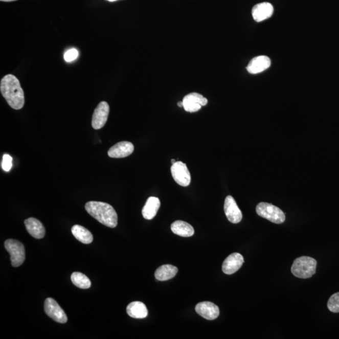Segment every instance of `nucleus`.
Returning a JSON list of instances; mask_svg holds the SVG:
<instances>
[{"mask_svg": "<svg viewBox=\"0 0 339 339\" xmlns=\"http://www.w3.org/2000/svg\"><path fill=\"white\" fill-rule=\"evenodd\" d=\"M0 91L12 108L19 110L24 106L25 96L20 81L12 74H8L2 79Z\"/></svg>", "mask_w": 339, "mask_h": 339, "instance_id": "obj_1", "label": "nucleus"}, {"mask_svg": "<svg viewBox=\"0 0 339 339\" xmlns=\"http://www.w3.org/2000/svg\"><path fill=\"white\" fill-rule=\"evenodd\" d=\"M85 210L102 224L115 228L118 224V215L115 209L108 204L90 201L85 204Z\"/></svg>", "mask_w": 339, "mask_h": 339, "instance_id": "obj_2", "label": "nucleus"}, {"mask_svg": "<svg viewBox=\"0 0 339 339\" xmlns=\"http://www.w3.org/2000/svg\"><path fill=\"white\" fill-rule=\"evenodd\" d=\"M317 261L308 256L298 258L292 264L291 271L297 278H309L315 274Z\"/></svg>", "mask_w": 339, "mask_h": 339, "instance_id": "obj_3", "label": "nucleus"}, {"mask_svg": "<svg viewBox=\"0 0 339 339\" xmlns=\"http://www.w3.org/2000/svg\"><path fill=\"white\" fill-rule=\"evenodd\" d=\"M259 216L275 224H282L285 220V215L278 207L266 202H261L256 207Z\"/></svg>", "mask_w": 339, "mask_h": 339, "instance_id": "obj_4", "label": "nucleus"}, {"mask_svg": "<svg viewBox=\"0 0 339 339\" xmlns=\"http://www.w3.org/2000/svg\"><path fill=\"white\" fill-rule=\"evenodd\" d=\"M5 247L10 253L12 265L13 267L21 266L26 259V252L23 244L15 239H8L5 242Z\"/></svg>", "mask_w": 339, "mask_h": 339, "instance_id": "obj_5", "label": "nucleus"}, {"mask_svg": "<svg viewBox=\"0 0 339 339\" xmlns=\"http://www.w3.org/2000/svg\"><path fill=\"white\" fill-rule=\"evenodd\" d=\"M171 173L173 178L180 186L187 187L191 184V173L184 163L178 161L172 164Z\"/></svg>", "mask_w": 339, "mask_h": 339, "instance_id": "obj_6", "label": "nucleus"}, {"mask_svg": "<svg viewBox=\"0 0 339 339\" xmlns=\"http://www.w3.org/2000/svg\"><path fill=\"white\" fill-rule=\"evenodd\" d=\"M44 310L49 318L58 323L65 324L67 322V317L57 302L52 298H48L44 303Z\"/></svg>", "mask_w": 339, "mask_h": 339, "instance_id": "obj_7", "label": "nucleus"}, {"mask_svg": "<svg viewBox=\"0 0 339 339\" xmlns=\"http://www.w3.org/2000/svg\"><path fill=\"white\" fill-rule=\"evenodd\" d=\"M184 108L187 112H195L205 106L208 103V99L197 93H192L185 96L183 99Z\"/></svg>", "mask_w": 339, "mask_h": 339, "instance_id": "obj_8", "label": "nucleus"}, {"mask_svg": "<svg viewBox=\"0 0 339 339\" xmlns=\"http://www.w3.org/2000/svg\"><path fill=\"white\" fill-rule=\"evenodd\" d=\"M109 113V104L105 101L99 103L93 113L92 126L95 129L104 127L107 122Z\"/></svg>", "mask_w": 339, "mask_h": 339, "instance_id": "obj_9", "label": "nucleus"}, {"mask_svg": "<svg viewBox=\"0 0 339 339\" xmlns=\"http://www.w3.org/2000/svg\"><path fill=\"white\" fill-rule=\"evenodd\" d=\"M224 208L225 216L231 222L238 224L241 221L242 212L237 205L235 200L231 195H228L225 198Z\"/></svg>", "mask_w": 339, "mask_h": 339, "instance_id": "obj_10", "label": "nucleus"}, {"mask_svg": "<svg viewBox=\"0 0 339 339\" xmlns=\"http://www.w3.org/2000/svg\"><path fill=\"white\" fill-rule=\"evenodd\" d=\"M195 311L198 315L209 321H213L217 319L220 313L219 307L210 302L199 303L195 307Z\"/></svg>", "mask_w": 339, "mask_h": 339, "instance_id": "obj_11", "label": "nucleus"}, {"mask_svg": "<svg viewBox=\"0 0 339 339\" xmlns=\"http://www.w3.org/2000/svg\"><path fill=\"white\" fill-rule=\"evenodd\" d=\"M244 258L239 253H234L229 256L222 264V271L226 275L235 274L241 268Z\"/></svg>", "mask_w": 339, "mask_h": 339, "instance_id": "obj_12", "label": "nucleus"}, {"mask_svg": "<svg viewBox=\"0 0 339 339\" xmlns=\"http://www.w3.org/2000/svg\"><path fill=\"white\" fill-rule=\"evenodd\" d=\"M134 149V145L131 142H121L112 146L107 154L111 158H125L133 153Z\"/></svg>", "mask_w": 339, "mask_h": 339, "instance_id": "obj_13", "label": "nucleus"}, {"mask_svg": "<svg viewBox=\"0 0 339 339\" xmlns=\"http://www.w3.org/2000/svg\"><path fill=\"white\" fill-rule=\"evenodd\" d=\"M274 8L269 3L264 2L256 5L252 10L253 19L256 21L260 22L266 20L273 15Z\"/></svg>", "mask_w": 339, "mask_h": 339, "instance_id": "obj_14", "label": "nucleus"}, {"mask_svg": "<svg viewBox=\"0 0 339 339\" xmlns=\"http://www.w3.org/2000/svg\"><path fill=\"white\" fill-rule=\"evenodd\" d=\"M271 60L268 57L260 56L253 58L247 66L248 73L256 74L262 73L270 67Z\"/></svg>", "mask_w": 339, "mask_h": 339, "instance_id": "obj_15", "label": "nucleus"}, {"mask_svg": "<svg viewBox=\"0 0 339 339\" xmlns=\"http://www.w3.org/2000/svg\"><path fill=\"white\" fill-rule=\"evenodd\" d=\"M24 223L27 231L34 238L39 239L45 236V228L38 219L30 217L25 220Z\"/></svg>", "mask_w": 339, "mask_h": 339, "instance_id": "obj_16", "label": "nucleus"}, {"mask_svg": "<svg viewBox=\"0 0 339 339\" xmlns=\"http://www.w3.org/2000/svg\"><path fill=\"white\" fill-rule=\"evenodd\" d=\"M160 208H161V201H160L159 198L155 197H149L143 208L142 214L143 217L147 220L153 219L156 216Z\"/></svg>", "mask_w": 339, "mask_h": 339, "instance_id": "obj_17", "label": "nucleus"}, {"mask_svg": "<svg viewBox=\"0 0 339 339\" xmlns=\"http://www.w3.org/2000/svg\"><path fill=\"white\" fill-rule=\"evenodd\" d=\"M171 230L175 234L185 238L194 235L195 231L191 224L183 220H176L171 225Z\"/></svg>", "mask_w": 339, "mask_h": 339, "instance_id": "obj_18", "label": "nucleus"}, {"mask_svg": "<svg viewBox=\"0 0 339 339\" xmlns=\"http://www.w3.org/2000/svg\"><path fill=\"white\" fill-rule=\"evenodd\" d=\"M126 311L129 317L134 319H145L148 313L147 307L141 302L131 303L128 305Z\"/></svg>", "mask_w": 339, "mask_h": 339, "instance_id": "obj_19", "label": "nucleus"}, {"mask_svg": "<svg viewBox=\"0 0 339 339\" xmlns=\"http://www.w3.org/2000/svg\"><path fill=\"white\" fill-rule=\"evenodd\" d=\"M178 268L171 264H165L156 270L155 277L159 281H167L172 279L177 275Z\"/></svg>", "mask_w": 339, "mask_h": 339, "instance_id": "obj_20", "label": "nucleus"}, {"mask_svg": "<svg viewBox=\"0 0 339 339\" xmlns=\"http://www.w3.org/2000/svg\"><path fill=\"white\" fill-rule=\"evenodd\" d=\"M72 233L79 241L82 242V243L90 244L93 241V234L83 226L74 225L72 228Z\"/></svg>", "mask_w": 339, "mask_h": 339, "instance_id": "obj_21", "label": "nucleus"}, {"mask_svg": "<svg viewBox=\"0 0 339 339\" xmlns=\"http://www.w3.org/2000/svg\"><path fill=\"white\" fill-rule=\"evenodd\" d=\"M71 280L74 285L79 288L87 289L89 288L92 285V282L89 278L82 273H73L71 275Z\"/></svg>", "mask_w": 339, "mask_h": 339, "instance_id": "obj_22", "label": "nucleus"}, {"mask_svg": "<svg viewBox=\"0 0 339 339\" xmlns=\"http://www.w3.org/2000/svg\"><path fill=\"white\" fill-rule=\"evenodd\" d=\"M327 307L332 312H339V292L330 297L328 301Z\"/></svg>", "mask_w": 339, "mask_h": 339, "instance_id": "obj_23", "label": "nucleus"}, {"mask_svg": "<svg viewBox=\"0 0 339 339\" xmlns=\"http://www.w3.org/2000/svg\"><path fill=\"white\" fill-rule=\"evenodd\" d=\"M12 161L13 159L12 156L8 155V154H5V155L3 156L2 162V167L3 170L5 171V172H10L13 166Z\"/></svg>", "mask_w": 339, "mask_h": 339, "instance_id": "obj_24", "label": "nucleus"}, {"mask_svg": "<svg viewBox=\"0 0 339 339\" xmlns=\"http://www.w3.org/2000/svg\"><path fill=\"white\" fill-rule=\"evenodd\" d=\"M79 56V52L76 49L68 50L64 54V60L66 62H71L75 60Z\"/></svg>", "mask_w": 339, "mask_h": 339, "instance_id": "obj_25", "label": "nucleus"}, {"mask_svg": "<svg viewBox=\"0 0 339 339\" xmlns=\"http://www.w3.org/2000/svg\"><path fill=\"white\" fill-rule=\"evenodd\" d=\"M177 105L178 107H184L183 101L178 102V103H177Z\"/></svg>", "mask_w": 339, "mask_h": 339, "instance_id": "obj_26", "label": "nucleus"}, {"mask_svg": "<svg viewBox=\"0 0 339 339\" xmlns=\"http://www.w3.org/2000/svg\"><path fill=\"white\" fill-rule=\"evenodd\" d=\"M2 2H14L16 1V0H1Z\"/></svg>", "mask_w": 339, "mask_h": 339, "instance_id": "obj_27", "label": "nucleus"}, {"mask_svg": "<svg viewBox=\"0 0 339 339\" xmlns=\"http://www.w3.org/2000/svg\"><path fill=\"white\" fill-rule=\"evenodd\" d=\"M171 162H172V164H175V163L176 162V161H175V159H172V161H171Z\"/></svg>", "mask_w": 339, "mask_h": 339, "instance_id": "obj_28", "label": "nucleus"}, {"mask_svg": "<svg viewBox=\"0 0 339 339\" xmlns=\"http://www.w3.org/2000/svg\"><path fill=\"white\" fill-rule=\"evenodd\" d=\"M107 1L113 2L118 1V0H107Z\"/></svg>", "mask_w": 339, "mask_h": 339, "instance_id": "obj_29", "label": "nucleus"}]
</instances>
